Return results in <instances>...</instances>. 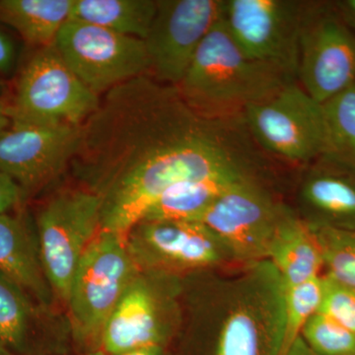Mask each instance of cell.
<instances>
[{
  "instance_id": "25",
  "label": "cell",
  "mask_w": 355,
  "mask_h": 355,
  "mask_svg": "<svg viewBox=\"0 0 355 355\" xmlns=\"http://www.w3.org/2000/svg\"><path fill=\"white\" fill-rule=\"evenodd\" d=\"M300 338L315 355H355V333L321 313H315Z\"/></svg>"
},
{
  "instance_id": "31",
  "label": "cell",
  "mask_w": 355,
  "mask_h": 355,
  "mask_svg": "<svg viewBox=\"0 0 355 355\" xmlns=\"http://www.w3.org/2000/svg\"><path fill=\"white\" fill-rule=\"evenodd\" d=\"M286 355H315L307 345L303 342L302 338H299L295 343L292 345L291 349L286 352Z\"/></svg>"
},
{
  "instance_id": "26",
  "label": "cell",
  "mask_w": 355,
  "mask_h": 355,
  "mask_svg": "<svg viewBox=\"0 0 355 355\" xmlns=\"http://www.w3.org/2000/svg\"><path fill=\"white\" fill-rule=\"evenodd\" d=\"M318 313L355 333V288L323 273Z\"/></svg>"
},
{
  "instance_id": "21",
  "label": "cell",
  "mask_w": 355,
  "mask_h": 355,
  "mask_svg": "<svg viewBox=\"0 0 355 355\" xmlns=\"http://www.w3.org/2000/svg\"><path fill=\"white\" fill-rule=\"evenodd\" d=\"M156 8L157 0H73L69 19L144 40Z\"/></svg>"
},
{
  "instance_id": "32",
  "label": "cell",
  "mask_w": 355,
  "mask_h": 355,
  "mask_svg": "<svg viewBox=\"0 0 355 355\" xmlns=\"http://www.w3.org/2000/svg\"><path fill=\"white\" fill-rule=\"evenodd\" d=\"M166 352L167 349L164 347H146V349L132 350V352L119 355H166Z\"/></svg>"
},
{
  "instance_id": "10",
  "label": "cell",
  "mask_w": 355,
  "mask_h": 355,
  "mask_svg": "<svg viewBox=\"0 0 355 355\" xmlns=\"http://www.w3.org/2000/svg\"><path fill=\"white\" fill-rule=\"evenodd\" d=\"M243 119L251 139L284 162L306 167L323 153V106L297 81L250 106Z\"/></svg>"
},
{
  "instance_id": "24",
  "label": "cell",
  "mask_w": 355,
  "mask_h": 355,
  "mask_svg": "<svg viewBox=\"0 0 355 355\" xmlns=\"http://www.w3.org/2000/svg\"><path fill=\"white\" fill-rule=\"evenodd\" d=\"M312 229L323 254V273L355 288V231Z\"/></svg>"
},
{
  "instance_id": "1",
  "label": "cell",
  "mask_w": 355,
  "mask_h": 355,
  "mask_svg": "<svg viewBox=\"0 0 355 355\" xmlns=\"http://www.w3.org/2000/svg\"><path fill=\"white\" fill-rule=\"evenodd\" d=\"M242 125L200 118L176 86L144 74L103 95L70 166L101 200L102 229L127 237L175 184L252 174Z\"/></svg>"
},
{
  "instance_id": "13",
  "label": "cell",
  "mask_w": 355,
  "mask_h": 355,
  "mask_svg": "<svg viewBox=\"0 0 355 355\" xmlns=\"http://www.w3.org/2000/svg\"><path fill=\"white\" fill-rule=\"evenodd\" d=\"M225 0H157L146 44L148 76L177 86L203 40L223 17Z\"/></svg>"
},
{
  "instance_id": "4",
  "label": "cell",
  "mask_w": 355,
  "mask_h": 355,
  "mask_svg": "<svg viewBox=\"0 0 355 355\" xmlns=\"http://www.w3.org/2000/svg\"><path fill=\"white\" fill-rule=\"evenodd\" d=\"M182 291V277L139 272L105 324L97 345L101 355L146 347L168 349L181 329Z\"/></svg>"
},
{
  "instance_id": "22",
  "label": "cell",
  "mask_w": 355,
  "mask_h": 355,
  "mask_svg": "<svg viewBox=\"0 0 355 355\" xmlns=\"http://www.w3.org/2000/svg\"><path fill=\"white\" fill-rule=\"evenodd\" d=\"M322 106L324 144L320 158L355 171V83Z\"/></svg>"
},
{
  "instance_id": "8",
  "label": "cell",
  "mask_w": 355,
  "mask_h": 355,
  "mask_svg": "<svg viewBox=\"0 0 355 355\" xmlns=\"http://www.w3.org/2000/svg\"><path fill=\"white\" fill-rule=\"evenodd\" d=\"M102 227L101 200L86 189L60 191L42 207L36 232L44 275L53 295L67 303L86 249Z\"/></svg>"
},
{
  "instance_id": "15",
  "label": "cell",
  "mask_w": 355,
  "mask_h": 355,
  "mask_svg": "<svg viewBox=\"0 0 355 355\" xmlns=\"http://www.w3.org/2000/svg\"><path fill=\"white\" fill-rule=\"evenodd\" d=\"M81 128L11 125L0 135V171L24 193L41 190L70 166L80 141Z\"/></svg>"
},
{
  "instance_id": "14",
  "label": "cell",
  "mask_w": 355,
  "mask_h": 355,
  "mask_svg": "<svg viewBox=\"0 0 355 355\" xmlns=\"http://www.w3.org/2000/svg\"><path fill=\"white\" fill-rule=\"evenodd\" d=\"M307 1L225 0L224 26L248 57L296 76L301 26Z\"/></svg>"
},
{
  "instance_id": "5",
  "label": "cell",
  "mask_w": 355,
  "mask_h": 355,
  "mask_svg": "<svg viewBox=\"0 0 355 355\" xmlns=\"http://www.w3.org/2000/svg\"><path fill=\"white\" fill-rule=\"evenodd\" d=\"M139 272L127 238L100 229L79 261L65 303L78 340L97 347L110 315Z\"/></svg>"
},
{
  "instance_id": "9",
  "label": "cell",
  "mask_w": 355,
  "mask_h": 355,
  "mask_svg": "<svg viewBox=\"0 0 355 355\" xmlns=\"http://www.w3.org/2000/svg\"><path fill=\"white\" fill-rule=\"evenodd\" d=\"M296 81L320 104L355 83V33L335 2L306 3Z\"/></svg>"
},
{
  "instance_id": "30",
  "label": "cell",
  "mask_w": 355,
  "mask_h": 355,
  "mask_svg": "<svg viewBox=\"0 0 355 355\" xmlns=\"http://www.w3.org/2000/svg\"><path fill=\"white\" fill-rule=\"evenodd\" d=\"M12 125L9 103L0 99V135Z\"/></svg>"
},
{
  "instance_id": "33",
  "label": "cell",
  "mask_w": 355,
  "mask_h": 355,
  "mask_svg": "<svg viewBox=\"0 0 355 355\" xmlns=\"http://www.w3.org/2000/svg\"><path fill=\"white\" fill-rule=\"evenodd\" d=\"M0 355H10L6 349H4L3 347L0 345Z\"/></svg>"
},
{
  "instance_id": "2",
  "label": "cell",
  "mask_w": 355,
  "mask_h": 355,
  "mask_svg": "<svg viewBox=\"0 0 355 355\" xmlns=\"http://www.w3.org/2000/svg\"><path fill=\"white\" fill-rule=\"evenodd\" d=\"M195 275L193 355H280L286 286L270 261Z\"/></svg>"
},
{
  "instance_id": "7",
  "label": "cell",
  "mask_w": 355,
  "mask_h": 355,
  "mask_svg": "<svg viewBox=\"0 0 355 355\" xmlns=\"http://www.w3.org/2000/svg\"><path fill=\"white\" fill-rule=\"evenodd\" d=\"M291 209L272 193L265 177H247L224 191L197 222L218 235L240 266H247L268 261Z\"/></svg>"
},
{
  "instance_id": "19",
  "label": "cell",
  "mask_w": 355,
  "mask_h": 355,
  "mask_svg": "<svg viewBox=\"0 0 355 355\" xmlns=\"http://www.w3.org/2000/svg\"><path fill=\"white\" fill-rule=\"evenodd\" d=\"M247 177L253 175H214L175 184L151 205L140 221H197L224 191Z\"/></svg>"
},
{
  "instance_id": "16",
  "label": "cell",
  "mask_w": 355,
  "mask_h": 355,
  "mask_svg": "<svg viewBox=\"0 0 355 355\" xmlns=\"http://www.w3.org/2000/svg\"><path fill=\"white\" fill-rule=\"evenodd\" d=\"M292 209L311 228L355 231V171L318 158L306 166Z\"/></svg>"
},
{
  "instance_id": "29",
  "label": "cell",
  "mask_w": 355,
  "mask_h": 355,
  "mask_svg": "<svg viewBox=\"0 0 355 355\" xmlns=\"http://www.w3.org/2000/svg\"><path fill=\"white\" fill-rule=\"evenodd\" d=\"M335 4L343 19L355 33V0H340Z\"/></svg>"
},
{
  "instance_id": "17",
  "label": "cell",
  "mask_w": 355,
  "mask_h": 355,
  "mask_svg": "<svg viewBox=\"0 0 355 355\" xmlns=\"http://www.w3.org/2000/svg\"><path fill=\"white\" fill-rule=\"evenodd\" d=\"M0 272L44 305L55 296L44 275L37 232L21 214H0Z\"/></svg>"
},
{
  "instance_id": "20",
  "label": "cell",
  "mask_w": 355,
  "mask_h": 355,
  "mask_svg": "<svg viewBox=\"0 0 355 355\" xmlns=\"http://www.w3.org/2000/svg\"><path fill=\"white\" fill-rule=\"evenodd\" d=\"M73 0H0V22L38 49L55 44Z\"/></svg>"
},
{
  "instance_id": "6",
  "label": "cell",
  "mask_w": 355,
  "mask_h": 355,
  "mask_svg": "<svg viewBox=\"0 0 355 355\" xmlns=\"http://www.w3.org/2000/svg\"><path fill=\"white\" fill-rule=\"evenodd\" d=\"M100 101L51 44L38 49L23 67L9 111L12 125L80 127Z\"/></svg>"
},
{
  "instance_id": "18",
  "label": "cell",
  "mask_w": 355,
  "mask_h": 355,
  "mask_svg": "<svg viewBox=\"0 0 355 355\" xmlns=\"http://www.w3.org/2000/svg\"><path fill=\"white\" fill-rule=\"evenodd\" d=\"M268 261L279 273L284 286H298L323 275V254L317 236L292 207L280 224Z\"/></svg>"
},
{
  "instance_id": "3",
  "label": "cell",
  "mask_w": 355,
  "mask_h": 355,
  "mask_svg": "<svg viewBox=\"0 0 355 355\" xmlns=\"http://www.w3.org/2000/svg\"><path fill=\"white\" fill-rule=\"evenodd\" d=\"M295 81L288 70L248 57L221 19L203 40L177 88L200 118L227 121L241 120L250 106Z\"/></svg>"
},
{
  "instance_id": "27",
  "label": "cell",
  "mask_w": 355,
  "mask_h": 355,
  "mask_svg": "<svg viewBox=\"0 0 355 355\" xmlns=\"http://www.w3.org/2000/svg\"><path fill=\"white\" fill-rule=\"evenodd\" d=\"M24 195L10 177L0 171V214H8L9 210L17 207Z\"/></svg>"
},
{
  "instance_id": "12",
  "label": "cell",
  "mask_w": 355,
  "mask_h": 355,
  "mask_svg": "<svg viewBox=\"0 0 355 355\" xmlns=\"http://www.w3.org/2000/svg\"><path fill=\"white\" fill-rule=\"evenodd\" d=\"M53 44L72 72L100 97L121 84L148 73L144 40L99 26L69 19Z\"/></svg>"
},
{
  "instance_id": "23",
  "label": "cell",
  "mask_w": 355,
  "mask_h": 355,
  "mask_svg": "<svg viewBox=\"0 0 355 355\" xmlns=\"http://www.w3.org/2000/svg\"><path fill=\"white\" fill-rule=\"evenodd\" d=\"M34 316L29 294L0 272V345L8 352L24 349Z\"/></svg>"
},
{
  "instance_id": "28",
  "label": "cell",
  "mask_w": 355,
  "mask_h": 355,
  "mask_svg": "<svg viewBox=\"0 0 355 355\" xmlns=\"http://www.w3.org/2000/svg\"><path fill=\"white\" fill-rule=\"evenodd\" d=\"M16 46L8 35L0 30V74H9L16 62Z\"/></svg>"
},
{
  "instance_id": "11",
  "label": "cell",
  "mask_w": 355,
  "mask_h": 355,
  "mask_svg": "<svg viewBox=\"0 0 355 355\" xmlns=\"http://www.w3.org/2000/svg\"><path fill=\"white\" fill-rule=\"evenodd\" d=\"M128 249L140 270L184 277L239 266L218 235L197 221H140L128 232Z\"/></svg>"
}]
</instances>
